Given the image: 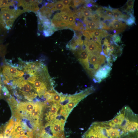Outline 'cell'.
<instances>
[{"mask_svg": "<svg viewBox=\"0 0 138 138\" xmlns=\"http://www.w3.org/2000/svg\"><path fill=\"white\" fill-rule=\"evenodd\" d=\"M60 13L63 20L68 24V19L70 15L65 12L61 11Z\"/></svg>", "mask_w": 138, "mask_h": 138, "instance_id": "obj_19", "label": "cell"}, {"mask_svg": "<svg viewBox=\"0 0 138 138\" xmlns=\"http://www.w3.org/2000/svg\"><path fill=\"white\" fill-rule=\"evenodd\" d=\"M38 30L40 32L43 31L44 28L42 25L38 24Z\"/></svg>", "mask_w": 138, "mask_h": 138, "instance_id": "obj_25", "label": "cell"}, {"mask_svg": "<svg viewBox=\"0 0 138 138\" xmlns=\"http://www.w3.org/2000/svg\"><path fill=\"white\" fill-rule=\"evenodd\" d=\"M84 31L86 32L89 33L102 39L109 36L107 31L104 30L96 29L90 30H85Z\"/></svg>", "mask_w": 138, "mask_h": 138, "instance_id": "obj_9", "label": "cell"}, {"mask_svg": "<svg viewBox=\"0 0 138 138\" xmlns=\"http://www.w3.org/2000/svg\"><path fill=\"white\" fill-rule=\"evenodd\" d=\"M9 83L13 88H16L20 95L28 100H32L38 95L33 87L24 77L13 80Z\"/></svg>", "mask_w": 138, "mask_h": 138, "instance_id": "obj_1", "label": "cell"}, {"mask_svg": "<svg viewBox=\"0 0 138 138\" xmlns=\"http://www.w3.org/2000/svg\"><path fill=\"white\" fill-rule=\"evenodd\" d=\"M15 20L14 19H12L7 21L5 22V26H8L10 28L13 25Z\"/></svg>", "mask_w": 138, "mask_h": 138, "instance_id": "obj_23", "label": "cell"}, {"mask_svg": "<svg viewBox=\"0 0 138 138\" xmlns=\"http://www.w3.org/2000/svg\"><path fill=\"white\" fill-rule=\"evenodd\" d=\"M82 138H109L100 122L93 123L83 134Z\"/></svg>", "mask_w": 138, "mask_h": 138, "instance_id": "obj_3", "label": "cell"}, {"mask_svg": "<svg viewBox=\"0 0 138 138\" xmlns=\"http://www.w3.org/2000/svg\"><path fill=\"white\" fill-rule=\"evenodd\" d=\"M2 69V73L8 83L9 81L22 77L24 74V72L8 65H4Z\"/></svg>", "mask_w": 138, "mask_h": 138, "instance_id": "obj_4", "label": "cell"}, {"mask_svg": "<svg viewBox=\"0 0 138 138\" xmlns=\"http://www.w3.org/2000/svg\"><path fill=\"white\" fill-rule=\"evenodd\" d=\"M111 24L112 30H116L118 34L124 31L127 28L125 22L116 19L112 20Z\"/></svg>", "mask_w": 138, "mask_h": 138, "instance_id": "obj_8", "label": "cell"}, {"mask_svg": "<svg viewBox=\"0 0 138 138\" xmlns=\"http://www.w3.org/2000/svg\"><path fill=\"white\" fill-rule=\"evenodd\" d=\"M43 31V34L45 36L48 37L50 36L49 33L47 30H44Z\"/></svg>", "mask_w": 138, "mask_h": 138, "instance_id": "obj_26", "label": "cell"}, {"mask_svg": "<svg viewBox=\"0 0 138 138\" xmlns=\"http://www.w3.org/2000/svg\"><path fill=\"white\" fill-rule=\"evenodd\" d=\"M78 9L81 13L83 19L84 18L93 17L94 16V13L91 8H87L84 6L80 7Z\"/></svg>", "mask_w": 138, "mask_h": 138, "instance_id": "obj_12", "label": "cell"}, {"mask_svg": "<svg viewBox=\"0 0 138 138\" xmlns=\"http://www.w3.org/2000/svg\"><path fill=\"white\" fill-rule=\"evenodd\" d=\"M121 34H117L113 36L112 37V40L113 42L117 44L120 42L122 37V35Z\"/></svg>", "mask_w": 138, "mask_h": 138, "instance_id": "obj_18", "label": "cell"}, {"mask_svg": "<svg viewBox=\"0 0 138 138\" xmlns=\"http://www.w3.org/2000/svg\"><path fill=\"white\" fill-rule=\"evenodd\" d=\"M83 22L86 25L87 30L101 29V22H97L83 20Z\"/></svg>", "mask_w": 138, "mask_h": 138, "instance_id": "obj_11", "label": "cell"}, {"mask_svg": "<svg viewBox=\"0 0 138 138\" xmlns=\"http://www.w3.org/2000/svg\"><path fill=\"white\" fill-rule=\"evenodd\" d=\"M75 18L73 13L70 15L68 19L69 25L71 26L75 24Z\"/></svg>", "mask_w": 138, "mask_h": 138, "instance_id": "obj_20", "label": "cell"}, {"mask_svg": "<svg viewBox=\"0 0 138 138\" xmlns=\"http://www.w3.org/2000/svg\"><path fill=\"white\" fill-rule=\"evenodd\" d=\"M65 7L61 1H58L55 3L54 6L50 9L51 11L53 12L57 10H63Z\"/></svg>", "mask_w": 138, "mask_h": 138, "instance_id": "obj_15", "label": "cell"}, {"mask_svg": "<svg viewBox=\"0 0 138 138\" xmlns=\"http://www.w3.org/2000/svg\"><path fill=\"white\" fill-rule=\"evenodd\" d=\"M135 0H128L126 3L128 8L131 10H133V5Z\"/></svg>", "mask_w": 138, "mask_h": 138, "instance_id": "obj_21", "label": "cell"}, {"mask_svg": "<svg viewBox=\"0 0 138 138\" xmlns=\"http://www.w3.org/2000/svg\"><path fill=\"white\" fill-rule=\"evenodd\" d=\"M84 68L89 75L90 73L89 63L87 54L83 47L79 50L73 52Z\"/></svg>", "mask_w": 138, "mask_h": 138, "instance_id": "obj_5", "label": "cell"}, {"mask_svg": "<svg viewBox=\"0 0 138 138\" xmlns=\"http://www.w3.org/2000/svg\"><path fill=\"white\" fill-rule=\"evenodd\" d=\"M11 138H29L28 137L24 136H14L12 137Z\"/></svg>", "mask_w": 138, "mask_h": 138, "instance_id": "obj_27", "label": "cell"}, {"mask_svg": "<svg viewBox=\"0 0 138 138\" xmlns=\"http://www.w3.org/2000/svg\"><path fill=\"white\" fill-rule=\"evenodd\" d=\"M87 33L88 34L90 37L92 39L93 41H94L96 42L97 43H98L99 45L101 46V41L102 39H102L101 38L98 37L89 33Z\"/></svg>", "mask_w": 138, "mask_h": 138, "instance_id": "obj_16", "label": "cell"}, {"mask_svg": "<svg viewBox=\"0 0 138 138\" xmlns=\"http://www.w3.org/2000/svg\"><path fill=\"white\" fill-rule=\"evenodd\" d=\"M61 1L65 7H67L69 5L71 0H61Z\"/></svg>", "mask_w": 138, "mask_h": 138, "instance_id": "obj_24", "label": "cell"}, {"mask_svg": "<svg viewBox=\"0 0 138 138\" xmlns=\"http://www.w3.org/2000/svg\"><path fill=\"white\" fill-rule=\"evenodd\" d=\"M1 76H0V78ZM2 86L1 83L0 82V97H1V89H2Z\"/></svg>", "mask_w": 138, "mask_h": 138, "instance_id": "obj_28", "label": "cell"}, {"mask_svg": "<svg viewBox=\"0 0 138 138\" xmlns=\"http://www.w3.org/2000/svg\"><path fill=\"white\" fill-rule=\"evenodd\" d=\"M126 25L128 26H131L135 23V18L134 15H132L129 16L125 21Z\"/></svg>", "mask_w": 138, "mask_h": 138, "instance_id": "obj_17", "label": "cell"}, {"mask_svg": "<svg viewBox=\"0 0 138 138\" xmlns=\"http://www.w3.org/2000/svg\"><path fill=\"white\" fill-rule=\"evenodd\" d=\"M14 122L13 119L11 118L7 123L4 134V138H9L11 135L13 131Z\"/></svg>", "mask_w": 138, "mask_h": 138, "instance_id": "obj_10", "label": "cell"}, {"mask_svg": "<svg viewBox=\"0 0 138 138\" xmlns=\"http://www.w3.org/2000/svg\"><path fill=\"white\" fill-rule=\"evenodd\" d=\"M38 138H65V137L56 136L50 135L41 130L38 136Z\"/></svg>", "mask_w": 138, "mask_h": 138, "instance_id": "obj_14", "label": "cell"}, {"mask_svg": "<svg viewBox=\"0 0 138 138\" xmlns=\"http://www.w3.org/2000/svg\"><path fill=\"white\" fill-rule=\"evenodd\" d=\"M111 66L107 64L101 67L95 74L93 81L95 83H99L108 77L111 69Z\"/></svg>", "mask_w": 138, "mask_h": 138, "instance_id": "obj_6", "label": "cell"}, {"mask_svg": "<svg viewBox=\"0 0 138 138\" xmlns=\"http://www.w3.org/2000/svg\"><path fill=\"white\" fill-rule=\"evenodd\" d=\"M95 89L93 87L88 88L79 93L73 95H69L68 102L62 106L61 110L63 111L65 116L68 117L73 108L81 100L93 93Z\"/></svg>", "mask_w": 138, "mask_h": 138, "instance_id": "obj_2", "label": "cell"}, {"mask_svg": "<svg viewBox=\"0 0 138 138\" xmlns=\"http://www.w3.org/2000/svg\"><path fill=\"white\" fill-rule=\"evenodd\" d=\"M55 3L54 1H51V2L45 3V5L46 8L50 9L54 6Z\"/></svg>", "mask_w": 138, "mask_h": 138, "instance_id": "obj_22", "label": "cell"}, {"mask_svg": "<svg viewBox=\"0 0 138 138\" xmlns=\"http://www.w3.org/2000/svg\"><path fill=\"white\" fill-rule=\"evenodd\" d=\"M83 45L87 53L102 51L101 47L92 40L85 38L84 41Z\"/></svg>", "mask_w": 138, "mask_h": 138, "instance_id": "obj_7", "label": "cell"}, {"mask_svg": "<svg viewBox=\"0 0 138 138\" xmlns=\"http://www.w3.org/2000/svg\"><path fill=\"white\" fill-rule=\"evenodd\" d=\"M112 20H106L101 22V29L109 31L112 30L111 23Z\"/></svg>", "mask_w": 138, "mask_h": 138, "instance_id": "obj_13", "label": "cell"}]
</instances>
